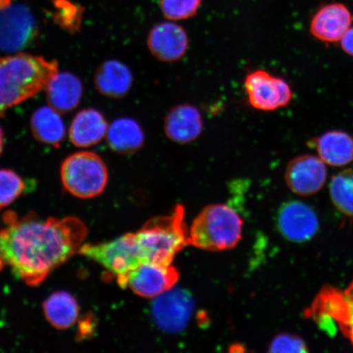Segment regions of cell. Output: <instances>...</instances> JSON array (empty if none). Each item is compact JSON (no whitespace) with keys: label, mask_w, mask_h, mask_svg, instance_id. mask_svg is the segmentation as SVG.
I'll return each mask as SVG.
<instances>
[{"label":"cell","mask_w":353,"mask_h":353,"mask_svg":"<svg viewBox=\"0 0 353 353\" xmlns=\"http://www.w3.org/2000/svg\"><path fill=\"white\" fill-rule=\"evenodd\" d=\"M108 123L99 110L88 108L79 112L70 125V142L77 148H90L107 135Z\"/></svg>","instance_id":"ac0fdd59"},{"label":"cell","mask_w":353,"mask_h":353,"mask_svg":"<svg viewBox=\"0 0 353 353\" xmlns=\"http://www.w3.org/2000/svg\"><path fill=\"white\" fill-rule=\"evenodd\" d=\"M277 228L287 241L303 243L310 241L319 231L316 212L303 202L285 203L277 214Z\"/></svg>","instance_id":"4fadbf2b"},{"label":"cell","mask_w":353,"mask_h":353,"mask_svg":"<svg viewBox=\"0 0 353 353\" xmlns=\"http://www.w3.org/2000/svg\"><path fill=\"white\" fill-rule=\"evenodd\" d=\"M0 230V266L10 268L30 286L41 285L56 268L76 254L88 229L76 217L39 219L30 214L19 219L8 211Z\"/></svg>","instance_id":"6da1fadb"},{"label":"cell","mask_w":353,"mask_h":353,"mask_svg":"<svg viewBox=\"0 0 353 353\" xmlns=\"http://www.w3.org/2000/svg\"><path fill=\"white\" fill-rule=\"evenodd\" d=\"M3 151V132L2 128L0 127V156Z\"/></svg>","instance_id":"4dcf8cb0"},{"label":"cell","mask_w":353,"mask_h":353,"mask_svg":"<svg viewBox=\"0 0 353 353\" xmlns=\"http://www.w3.org/2000/svg\"><path fill=\"white\" fill-rule=\"evenodd\" d=\"M51 107L35 110L30 121L32 134L39 143L59 148L65 139V128L63 119Z\"/></svg>","instance_id":"7402d4cb"},{"label":"cell","mask_w":353,"mask_h":353,"mask_svg":"<svg viewBox=\"0 0 353 353\" xmlns=\"http://www.w3.org/2000/svg\"><path fill=\"white\" fill-rule=\"evenodd\" d=\"M352 12L341 3L325 4L316 11L310 22L313 37L324 43H334L341 41L351 28Z\"/></svg>","instance_id":"9a60e30c"},{"label":"cell","mask_w":353,"mask_h":353,"mask_svg":"<svg viewBox=\"0 0 353 353\" xmlns=\"http://www.w3.org/2000/svg\"><path fill=\"white\" fill-rule=\"evenodd\" d=\"M46 90L50 107L60 114H65L76 109L81 103L83 85L81 79L72 73H57Z\"/></svg>","instance_id":"d6986e66"},{"label":"cell","mask_w":353,"mask_h":353,"mask_svg":"<svg viewBox=\"0 0 353 353\" xmlns=\"http://www.w3.org/2000/svg\"><path fill=\"white\" fill-rule=\"evenodd\" d=\"M179 278V271L174 267L145 263L117 277L122 288H130L144 298H154L173 288Z\"/></svg>","instance_id":"9c48e42d"},{"label":"cell","mask_w":353,"mask_h":353,"mask_svg":"<svg viewBox=\"0 0 353 353\" xmlns=\"http://www.w3.org/2000/svg\"><path fill=\"white\" fill-rule=\"evenodd\" d=\"M307 314L332 321L353 343V281L343 291L333 287L322 290Z\"/></svg>","instance_id":"30bf717a"},{"label":"cell","mask_w":353,"mask_h":353,"mask_svg":"<svg viewBox=\"0 0 353 353\" xmlns=\"http://www.w3.org/2000/svg\"><path fill=\"white\" fill-rule=\"evenodd\" d=\"M200 110L191 104H180L172 108L164 121L168 139L175 143L188 144L196 141L203 131Z\"/></svg>","instance_id":"2e32d148"},{"label":"cell","mask_w":353,"mask_h":353,"mask_svg":"<svg viewBox=\"0 0 353 353\" xmlns=\"http://www.w3.org/2000/svg\"><path fill=\"white\" fill-rule=\"evenodd\" d=\"M79 253L104 267L117 277L127 274L145 263L136 234H126L117 239L81 245Z\"/></svg>","instance_id":"8992f818"},{"label":"cell","mask_w":353,"mask_h":353,"mask_svg":"<svg viewBox=\"0 0 353 353\" xmlns=\"http://www.w3.org/2000/svg\"><path fill=\"white\" fill-rule=\"evenodd\" d=\"M243 221L236 210L226 205L205 207L194 220L189 244L208 251L236 247L242 237Z\"/></svg>","instance_id":"277c9868"},{"label":"cell","mask_w":353,"mask_h":353,"mask_svg":"<svg viewBox=\"0 0 353 353\" xmlns=\"http://www.w3.org/2000/svg\"><path fill=\"white\" fill-rule=\"evenodd\" d=\"M245 90L251 107L262 112L287 107L293 99L292 90L285 79L261 69L247 74Z\"/></svg>","instance_id":"ba28073f"},{"label":"cell","mask_w":353,"mask_h":353,"mask_svg":"<svg viewBox=\"0 0 353 353\" xmlns=\"http://www.w3.org/2000/svg\"><path fill=\"white\" fill-rule=\"evenodd\" d=\"M1 269H2V268H1V266H0V270H1Z\"/></svg>","instance_id":"d6a6232c"},{"label":"cell","mask_w":353,"mask_h":353,"mask_svg":"<svg viewBox=\"0 0 353 353\" xmlns=\"http://www.w3.org/2000/svg\"><path fill=\"white\" fill-rule=\"evenodd\" d=\"M151 54L159 61L174 63L186 54L189 39L186 30L174 22H161L152 28L147 39Z\"/></svg>","instance_id":"5bb4252c"},{"label":"cell","mask_w":353,"mask_h":353,"mask_svg":"<svg viewBox=\"0 0 353 353\" xmlns=\"http://www.w3.org/2000/svg\"><path fill=\"white\" fill-rule=\"evenodd\" d=\"M108 170L99 154L77 152L68 157L61 167V179L72 195L90 199L103 192L108 183Z\"/></svg>","instance_id":"5b68a950"},{"label":"cell","mask_w":353,"mask_h":353,"mask_svg":"<svg viewBox=\"0 0 353 353\" xmlns=\"http://www.w3.org/2000/svg\"><path fill=\"white\" fill-rule=\"evenodd\" d=\"M136 237L145 263L169 266L175 255L189 245L183 206L176 205L170 214L149 220Z\"/></svg>","instance_id":"3957f363"},{"label":"cell","mask_w":353,"mask_h":353,"mask_svg":"<svg viewBox=\"0 0 353 353\" xmlns=\"http://www.w3.org/2000/svg\"><path fill=\"white\" fill-rule=\"evenodd\" d=\"M193 309V299L188 290H170L154 300L152 317L159 328L167 333H179L187 327Z\"/></svg>","instance_id":"8fae6325"},{"label":"cell","mask_w":353,"mask_h":353,"mask_svg":"<svg viewBox=\"0 0 353 353\" xmlns=\"http://www.w3.org/2000/svg\"><path fill=\"white\" fill-rule=\"evenodd\" d=\"M43 307L46 319L57 329L68 330L78 320L79 307L77 299L65 291L52 294L44 301Z\"/></svg>","instance_id":"603a6c76"},{"label":"cell","mask_w":353,"mask_h":353,"mask_svg":"<svg viewBox=\"0 0 353 353\" xmlns=\"http://www.w3.org/2000/svg\"><path fill=\"white\" fill-rule=\"evenodd\" d=\"M38 34L37 22L25 4H10L0 10V50H23L32 46Z\"/></svg>","instance_id":"52a82bcc"},{"label":"cell","mask_w":353,"mask_h":353,"mask_svg":"<svg viewBox=\"0 0 353 353\" xmlns=\"http://www.w3.org/2000/svg\"><path fill=\"white\" fill-rule=\"evenodd\" d=\"M315 147L325 164L342 167L353 161V137L346 132H326L316 139Z\"/></svg>","instance_id":"ffe728a7"},{"label":"cell","mask_w":353,"mask_h":353,"mask_svg":"<svg viewBox=\"0 0 353 353\" xmlns=\"http://www.w3.org/2000/svg\"><path fill=\"white\" fill-rule=\"evenodd\" d=\"M202 0H161L163 15L170 21H181L195 16Z\"/></svg>","instance_id":"484cf974"},{"label":"cell","mask_w":353,"mask_h":353,"mask_svg":"<svg viewBox=\"0 0 353 353\" xmlns=\"http://www.w3.org/2000/svg\"><path fill=\"white\" fill-rule=\"evenodd\" d=\"M59 64L24 52L0 57V119L8 110L46 90Z\"/></svg>","instance_id":"7a4b0ae2"},{"label":"cell","mask_w":353,"mask_h":353,"mask_svg":"<svg viewBox=\"0 0 353 353\" xmlns=\"http://www.w3.org/2000/svg\"><path fill=\"white\" fill-rule=\"evenodd\" d=\"M25 190V183L14 171L0 169V210L10 205Z\"/></svg>","instance_id":"d4e9b609"},{"label":"cell","mask_w":353,"mask_h":353,"mask_svg":"<svg viewBox=\"0 0 353 353\" xmlns=\"http://www.w3.org/2000/svg\"><path fill=\"white\" fill-rule=\"evenodd\" d=\"M54 3L57 23L70 32H78L81 28L83 8L74 6L68 0H56Z\"/></svg>","instance_id":"4316f807"},{"label":"cell","mask_w":353,"mask_h":353,"mask_svg":"<svg viewBox=\"0 0 353 353\" xmlns=\"http://www.w3.org/2000/svg\"><path fill=\"white\" fill-rule=\"evenodd\" d=\"M269 352H307L308 347L301 337L296 334L282 333L277 334L269 345Z\"/></svg>","instance_id":"83f0119b"},{"label":"cell","mask_w":353,"mask_h":353,"mask_svg":"<svg viewBox=\"0 0 353 353\" xmlns=\"http://www.w3.org/2000/svg\"><path fill=\"white\" fill-rule=\"evenodd\" d=\"M11 0H0V10L10 6Z\"/></svg>","instance_id":"1f68e13d"},{"label":"cell","mask_w":353,"mask_h":353,"mask_svg":"<svg viewBox=\"0 0 353 353\" xmlns=\"http://www.w3.org/2000/svg\"><path fill=\"white\" fill-rule=\"evenodd\" d=\"M134 77L131 70L120 61H104L94 77L96 90L107 98L119 99L129 94Z\"/></svg>","instance_id":"e0dca14e"},{"label":"cell","mask_w":353,"mask_h":353,"mask_svg":"<svg viewBox=\"0 0 353 353\" xmlns=\"http://www.w3.org/2000/svg\"><path fill=\"white\" fill-rule=\"evenodd\" d=\"M107 142L112 151L121 154H134L143 147L145 134L134 119L120 118L108 127Z\"/></svg>","instance_id":"44dd1931"},{"label":"cell","mask_w":353,"mask_h":353,"mask_svg":"<svg viewBox=\"0 0 353 353\" xmlns=\"http://www.w3.org/2000/svg\"><path fill=\"white\" fill-rule=\"evenodd\" d=\"M331 201L344 215L353 217V170L339 172L330 183Z\"/></svg>","instance_id":"cb8c5ba5"},{"label":"cell","mask_w":353,"mask_h":353,"mask_svg":"<svg viewBox=\"0 0 353 353\" xmlns=\"http://www.w3.org/2000/svg\"><path fill=\"white\" fill-rule=\"evenodd\" d=\"M341 41L343 50L347 54L353 57V28L347 30Z\"/></svg>","instance_id":"f1b7e54d"},{"label":"cell","mask_w":353,"mask_h":353,"mask_svg":"<svg viewBox=\"0 0 353 353\" xmlns=\"http://www.w3.org/2000/svg\"><path fill=\"white\" fill-rule=\"evenodd\" d=\"M92 327H94V325H92L91 316H88L86 317V319L82 320L81 321V325H79V338L87 337L88 334H90L92 332Z\"/></svg>","instance_id":"f546056e"},{"label":"cell","mask_w":353,"mask_h":353,"mask_svg":"<svg viewBox=\"0 0 353 353\" xmlns=\"http://www.w3.org/2000/svg\"><path fill=\"white\" fill-rule=\"evenodd\" d=\"M327 179L325 164L319 157L302 154L287 165L285 179L287 186L296 195L310 196L321 191Z\"/></svg>","instance_id":"7c38bea8"}]
</instances>
